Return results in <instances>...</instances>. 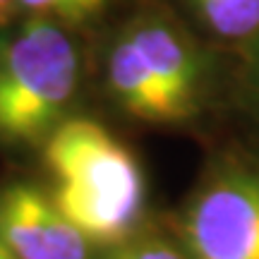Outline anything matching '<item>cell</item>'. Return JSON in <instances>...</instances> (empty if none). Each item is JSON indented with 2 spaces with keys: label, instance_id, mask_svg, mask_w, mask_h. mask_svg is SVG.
I'll use <instances>...</instances> for the list:
<instances>
[{
  "label": "cell",
  "instance_id": "7",
  "mask_svg": "<svg viewBox=\"0 0 259 259\" xmlns=\"http://www.w3.org/2000/svg\"><path fill=\"white\" fill-rule=\"evenodd\" d=\"M192 5L216 36L240 41L259 34V0H192Z\"/></svg>",
  "mask_w": 259,
  "mask_h": 259
},
{
  "label": "cell",
  "instance_id": "12",
  "mask_svg": "<svg viewBox=\"0 0 259 259\" xmlns=\"http://www.w3.org/2000/svg\"><path fill=\"white\" fill-rule=\"evenodd\" d=\"M257 87H259V63H257Z\"/></svg>",
  "mask_w": 259,
  "mask_h": 259
},
{
  "label": "cell",
  "instance_id": "2",
  "mask_svg": "<svg viewBox=\"0 0 259 259\" xmlns=\"http://www.w3.org/2000/svg\"><path fill=\"white\" fill-rule=\"evenodd\" d=\"M79 60L56 19L34 17L0 44V139L38 144L63 122Z\"/></svg>",
  "mask_w": 259,
  "mask_h": 259
},
{
  "label": "cell",
  "instance_id": "9",
  "mask_svg": "<svg viewBox=\"0 0 259 259\" xmlns=\"http://www.w3.org/2000/svg\"><path fill=\"white\" fill-rule=\"evenodd\" d=\"M108 259H187L185 252L161 240H142L130 242L118 252H113Z\"/></svg>",
  "mask_w": 259,
  "mask_h": 259
},
{
  "label": "cell",
  "instance_id": "6",
  "mask_svg": "<svg viewBox=\"0 0 259 259\" xmlns=\"http://www.w3.org/2000/svg\"><path fill=\"white\" fill-rule=\"evenodd\" d=\"M108 87L115 101L139 120L156 125L180 122L166 92L127 34L113 46L108 56Z\"/></svg>",
  "mask_w": 259,
  "mask_h": 259
},
{
  "label": "cell",
  "instance_id": "10",
  "mask_svg": "<svg viewBox=\"0 0 259 259\" xmlns=\"http://www.w3.org/2000/svg\"><path fill=\"white\" fill-rule=\"evenodd\" d=\"M15 5H19V0H0V27H3V24L10 19V15H12Z\"/></svg>",
  "mask_w": 259,
  "mask_h": 259
},
{
  "label": "cell",
  "instance_id": "1",
  "mask_svg": "<svg viewBox=\"0 0 259 259\" xmlns=\"http://www.w3.org/2000/svg\"><path fill=\"white\" fill-rule=\"evenodd\" d=\"M53 202L89 242L127 238L144 206V178L120 139L92 118H67L44 142Z\"/></svg>",
  "mask_w": 259,
  "mask_h": 259
},
{
  "label": "cell",
  "instance_id": "5",
  "mask_svg": "<svg viewBox=\"0 0 259 259\" xmlns=\"http://www.w3.org/2000/svg\"><path fill=\"white\" fill-rule=\"evenodd\" d=\"M127 36L166 92L178 120L194 115L204 94V63L197 48L183 31L156 17L139 19Z\"/></svg>",
  "mask_w": 259,
  "mask_h": 259
},
{
  "label": "cell",
  "instance_id": "3",
  "mask_svg": "<svg viewBox=\"0 0 259 259\" xmlns=\"http://www.w3.org/2000/svg\"><path fill=\"white\" fill-rule=\"evenodd\" d=\"M183 235L187 259H259V168L216 170L187 206Z\"/></svg>",
  "mask_w": 259,
  "mask_h": 259
},
{
  "label": "cell",
  "instance_id": "8",
  "mask_svg": "<svg viewBox=\"0 0 259 259\" xmlns=\"http://www.w3.org/2000/svg\"><path fill=\"white\" fill-rule=\"evenodd\" d=\"M108 0H19V5L36 12L38 17L65 19V22H82L99 15Z\"/></svg>",
  "mask_w": 259,
  "mask_h": 259
},
{
  "label": "cell",
  "instance_id": "11",
  "mask_svg": "<svg viewBox=\"0 0 259 259\" xmlns=\"http://www.w3.org/2000/svg\"><path fill=\"white\" fill-rule=\"evenodd\" d=\"M0 259H17V257H15V254H12V252H10L3 242H0Z\"/></svg>",
  "mask_w": 259,
  "mask_h": 259
},
{
  "label": "cell",
  "instance_id": "4",
  "mask_svg": "<svg viewBox=\"0 0 259 259\" xmlns=\"http://www.w3.org/2000/svg\"><path fill=\"white\" fill-rule=\"evenodd\" d=\"M0 242L17 259H87L89 240L38 187L0 194Z\"/></svg>",
  "mask_w": 259,
  "mask_h": 259
}]
</instances>
